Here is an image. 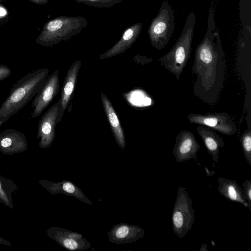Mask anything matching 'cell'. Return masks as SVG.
Instances as JSON below:
<instances>
[{
  "instance_id": "obj_1",
  "label": "cell",
  "mask_w": 251,
  "mask_h": 251,
  "mask_svg": "<svg viewBox=\"0 0 251 251\" xmlns=\"http://www.w3.org/2000/svg\"><path fill=\"white\" fill-rule=\"evenodd\" d=\"M216 1L210 6L206 30L195 50L192 73L195 75L193 93L204 103L213 105L218 101L224 88L226 70L225 53L220 33L216 29Z\"/></svg>"
},
{
  "instance_id": "obj_2",
  "label": "cell",
  "mask_w": 251,
  "mask_h": 251,
  "mask_svg": "<svg viewBox=\"0 0 251 251\" xmlns=\"http://www.w3.org/2000/svg\"><path fill=\"white\" fill-rule=\"evenodd\" d=\"M49 73L48 68L38 69L18 80L0 106V121L6 122L23 108L41 89Z\"/></svg>"
},
{
  "instance_id": "obj_3",
  "label": "cell",
  "mask_w": 251,
  "mask_h": 251,
  "mask_svg": "<svg viewBox=\"0 0 251 251\" xmlns=\"http://www.w3.org/2000/svg\"><path fill=\"white\" fill-rule=\"evenodd\" d=\"M196 21L195 14L191 11L187 16L181 33L171 50L157 59L178 81L190 56Z\"/></svg>"
},
{
  "instance_id": "obj_4",
  "label": "cell",
  "mask_w": 251,
  "mask_h": 251,
  "mask_svg": "<svg viewBox=\"0 0 251 251\" xmlns=\"http://www.w3.org/2000/svg\"><path fill=\"white\" fill-rule=\"evenodd\" d=\"M88 25L84 17L62 15L47 21L35 42L43 47L51 48L70 40L81 32Z\"/></svg>"
},
{
  "instance_id": "obj_5",
  "label": "cell",
  "mask_w": 251,
  "mask_h": 251,
  "mask_svg": "<svg viewBox=\"0 0 251 251\" xmlns=\"http://www.w3.org/2000/svg\"><path fill=\"white\" fill-rule=\"evenodd\" d=\"M175 26L173 9L169 3L164 0L148 30L152 46L158 50L163 49L170 40Z\"/></svg>"
},
{
  "instance_id": "obj_6",
  "label": "cell",
  "mask_w": 251,
  "mask_h": 251,
  "mask_svg": "<svg viewBox=\"0 0 251 251\" xmlns=\"http://www.w3.org/2000/svg\"><path fill=\"white\" fill-rule=\"evenodd\" d=\"M192 200L186 188L179 186L172 214L173 230L182 238L192 229L195 221Z\"/></svg>"
},
{
  "instance_id": "obj_7",
  "label": "cell",
  "mask_w": 251,
  "mask_h": 251,
  "mask_svg": "<svg viewBox=\"0 0 251 251\" xmlns=\"http://www.w3.org/2000/svg\"><path fill=\"white\" fill-rule=\"evenodd\" d=\"M187 118L190 123L208 127L226 136L237 131V126L227 113H212L205 114L191 113Z\"/></svg>"
},
{
  "instance_id": "obj_8",
  "label": "cell",
  "mask_w": 251,
  "mask_h": 251,
  "mask_svg": "<svg viewBox=\"0 0 251 251\" xmlns=\"http://www.w3.org/2000/svg\"><path fill=\"white\" fill-rule=\"evenodd\" d=\"M59 70H55L48 76L41 89L32 102L33 111L30 116L37 118L49 106L59 91Z\"/></svg>"
},
{
  "instance_id": "obj_9",
  "label": "cell",
  "mask_w": 251,
  "mask_h": 251,
  "mask_svg": "<svg viewBox=\"0 0 251 251\" xmlns=\"http://www.w3.org/2000/svg\"><path fill=\"white\" fill-rule=\"evenodd\" d=\"M61 107L60 100L50 107L42 116L38 126L37 139L39 146L46 149L50 147L55 136V127L58 123V114Z\"/></svg>"
},
{
  "instance_id": "obj_10",
  "label": "cell",
  "mask_w": 251,
  "mask_h": 251,
  "mask_svg": "<svg viewBox=\"0 0 251 251\" xmlns=\"http://www.w3.org/2000/svg\"><path fill=\"white\" fill-rule=\"evenodd\" d=\"M46 232L49 237L70 251H82L91 247V243L81 234L63 227H50Z\"/></svg>"
},
{
  "instance_id": "obj_11",
  "label": "cell",
  "mask_w": 251,
  "mask_h": 251,
  "mask_svg": "<svg viewBox=\"0 0 251 251\" xmlns=\"http://www.w3.org/2000/svg\"><path fill=\"white\" fill-rule=\"evenodd\" d=\"M194 134L186 130L180 131L176 137L173 154L177 162L195 159L198 161L197 154L200 149Z\"/></svg>"
},
{
  "instance_id": "obj_12",
  "label": "cell",
  "mask_w": 251,
  "mask_h": 251,
  "mask_svg": "<svg viewBox=\"0 0 251 251\" xmlns=\"http://www.w3.org/2000/svg\"><path fill=\"white\" fill-rule=\"evenodd\" d=\"M81 65L80 60L75 61L69 68L64 78L59 99L61 107L58 114V123L61 121L65 111L68 108L72 100Z\"/></svg>"
},
{
  "instance_id": "obj_13",
  "label": "cell",
  "mask_w": 251,
  "mask_h": 251,
  "mask_svg": "<svg viewBox=\"0 0 251 251\" xmlns=\"http://www.w3.org/2000/svg\"><path fill=\"white\" fill-rule=\"evenodd\" d=\"M28 148L25 135L18 130L7 128L0 133V151L7 155L25 152Z\"/></svg>"
},
{
  "instance_id": "obj_14",
  "label": "cell",
  "mask_w": 251,
  "mask_h": 251,
  "mask_svg": "<svg viewBox=\"0 0 251 251\" xmlns=\"http://www.w3.org/2000/svg\"><path fill=\"white\" fill-rule=\"evenodd\" d=\"M145 235V230L137 226L126 223L118 224L108 232V240L117 244L131 243Z\"/></svg>"
},
{
  "instance_id": "obj_15",
  "label": "cell",
  "mask_w": 251,
  "mask_h": 251,
  "mask_svg": "<svg viewBox=\"0 0 251 251\" xmlns=\"http://www.w3.org/2000/svg\"><path fill=\"white\" fill-rule=\"evenodd\" d=\"M142 29V23H137L127 27L120 40L111 48L100 55V59L109 58L124 53L135 42Z\"/></svg>"
},
{
  "instance_id": "obj_16",
  "label": "cell",
  "mask_w": 251,
  "mask_h": 251,
  "mask_svg": "<svg viewBox=\"0 0 251 251\" xmlns=\"http://www.w3.org/2000/svg\"><path fill=\"white\" fill-rule=\"evenodd\" d=\"M38 182L51 194H63L74 197L86 204H93L82 190L70 180H63L54 182L48 180H39Z\"/></svg>"
},
{
  "instance_id": "obj_17",
  "label": "cell",
  "mask_w": 251,
  "mask_h": 251,
  "mask_svg": "<svg viewBox=\"0 0 251 251\" xmlns=\"http://www.w3.org/2000/svg\"><path fill=\"white\" fill-rule=\"evenodd\" d=\"M100 99L115 141L119 148L125 150L126 146L125 135L114 108L104 93H101Z\"/></svg>"
},
{
  "instance_id": "obj_18",
  "label": "cell",
  "mask_w": 251,
  "mask_h": 251,
  "mask_svg": "<svg viewBox=\"0 0 251 251\" xmlns=\"http://www.w3.org/2000/svg\"><path fill=\"white\" fill-rule=\"evenodd\" d=\"M196 130L208 153L212 156L213 160L218 163L220 148L225 146L223 138L215 131L205 126L198 125Z\"/></svg>"
},
{
  "instance_id": "obj_19",
  "label": "cell",
  "mask_w": 251,
  "mask_h": 251,
  "mask_svg": "<svg viewBox=\"0 0 251 251\" xmlns=\"http://www.w3.org/2000/svg\"><path fill=\"white\" fill-rule=\"evenodd\" d=\"M219 193L226 199L242 204L249 209L243 191L235 180L220 177L217 179Z\"/></svg>"
},
{
  "instance_id": "obj_20",
  "label": "cell",
  "mask_w": 251,
  "mask_h": 251,
  "mask_svg": "<svg viewBox=\"0 0 251 251\" xmlns=\"http://www.w3.org/2000/svg\"><path fill=\"white\" fill-rule=\"evenodd\" d=\"M18 189L17 184L13 180L2 176L0 174V203L12 209V194Z\"/></svg>"
},
{
  "instance_id": "obj_21",
  "label": "cell",
  "mask_w": 251,
  "mask_h": 251,
  "mask_svg": "<svg viewBox=\"0 0 251 251\" xmlns=\"http://www.w3.org/2000/svg\"><path fill=\"white\" fill-rule=\"evenodd\" d=\"M240 141L244 157L251 166V130L250 127L246 130L240 136Z\"/></svg>"
},
{
  "instance_id": "obj_22",
  "label": "cell",
  "mask_w": 251,
  "mask_h": 251,
  "mask_svg": "<svg viewBox=\"0 0 251 251\" xmlns=\"http://www.w3.org/2000/svg\"><path fill=\"white\" fill-rule=\"evenodd\" d=\"M78 3H82L96 8H109L120 4L123 0H75Z\"/></svg>"
},
{
  "instance_id": "obj_23",
  "label": "cell",
  "mask_w": 251,
  "mask_h": 251,
  "mask_svg": "<svg viewBox=\"0 0 251 251\" xmlns=\"http://www.w3.org/2000/svg\"><path fill=\"white\" fill-rule=\"evenodd\" d=\"M242 185L245 199L248 202L249 209L251 211V181L246 180L243 183Z\"/></svg>"
},
{
  "instance_id": "obj_24",
  "label": "cell",
  "mask_w": 251,
  "mask_h": 251,
  "mask_svg": "<svg viewBox=\"0 0 251 251\" xmlns=\"http://www.w3.org/2000/svg\"><path fill=\"white\" fill-rule=\"evenodd\" d=\"M11 71L8 67L0 64V81L7 78L11 75Z\"/></svg>"
},
{
  "instance_id": "obj_25",
  "label": "cell",
  "mask_w": 251,
  "mask_h": 251,
  "mask_svg": "<svg viewBox=\"0 0 251 251\" xmlns=\"http://www.w3.org/2000/svg\"><path fill=\"white\" fill-rule=\"evenodd\" d=\"M9 12L7 8L0 3V20L7 21Z\"/></svg>"
},
{
  "instance_id": "obj_26",
  "label": "cell",
  "mask_w": 251,
  "mask_h": 251,
  "mask_svg": "<svg viewBox=\"0 0 251 251\" xmlns=\"http://www.w3.org/2000/svg\"><path fill=\"white\" fill-rule=\"evenodd\" d=\"M29 1L37 4V5H45L48 3L49 0H28Z\"/></svg>"
},
{
  "instance_id": "obj_27",
  "label": "cell",
  "mask_w": 251,
  "mask_h": 251,
  "mask_svg": "<svg viewBox=\"0 0 251 251\" xmlns=\"http://www.w3.org/2000/svg\"><path fill=\"white\" fill-rule=\"evenodd\" d=\"M0 244L8 246H12V243H11L9 241L3 238L0 236Z\"/></svg>"
},
{
  "instance_id": "obj_28",
  "label": "cell",
  "mask_w": 251,
  "mask_h": 251,
  "mask_svg": "<svg viewBox=\"0 0 251 251\" xmlns=\"http://www.w3.org/2000/svg\"><path fill=\"white\" fill-rule=\"evenodd\" d=\"M207 250H208V249H207V245L205 243H203L201 246L200 251H207Z\"/></svg>"
},
{
  "instance_id": "obj_29",
  "label": "cell",
  "mask_w": 251,
  "mask_h": 251,
  "mask_svg": "<svg viewBox=\"0 0 251 251\" xmlns=\"http://www.w3.org/2000/svg\"><path fill=\"white\" fill-rule=\"evenodd\" d=\"M7 21L0 20V25H3L6 23Z\"/></svg>"
},
{
  "instance_id": "obj_30",
  "label": "cell",
  "mask_w": 251,
  "mask_h": 251,
  "mask_svg": "<svg viewBox=\"0 0 251 251\" xmlns=\"http://www.w3.org/2000/svg\"><path fill=\"white\" fill-rule=\"evenodd\" d=\"M5 122L4 121H0V128L1 125L4 123Z\"/></svg>"
},
{
  "instance_id": "obj_31",
  "label": "cell",
  "mask_w": 251,
  "mask_h": 251,
  "mask_svg": "<svg viewBox=\"0 0 251 251\" xmlns=\"http://www.w3.org/2000/svg\"><path fill=\"white\" fill-rule=\"evenodd\" d=\"M7 0H0V3L1 2H3V1H6Z\"/></svg>"
}]
</instances>
